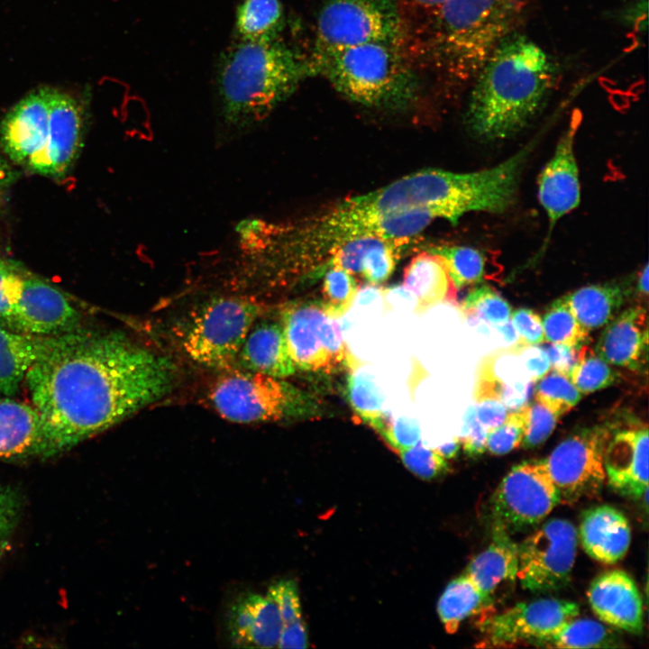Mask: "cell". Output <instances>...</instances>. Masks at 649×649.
Here are the masks:
<instances>
[{
    "label": "cell",
    "instance_id": "1",
    "mask_svg": "<svg viewBox=\"0 0 649 649\" xmlns=\"http://www.w3.org/2000/svg\"><path fill=\"white\" fill-rule=\"evenodd\" d=\"M177 370L122 332L47 336L24 380L41 423L39 455L63 452L167 395Z\"/></svg>",
    "mask_w": 649,
    "mask_h": 649
},
{
    "label": "cell",
    "instance_id": "2",
    "mask_svg": "<svg viewBox=\"0 0 649 649\" xmlns=\"http://www.w3.org/2000/svg\"><path fill=\"white\" fill-rule=\"evenodd\" d=\"M526 0H447L406 30L402 46L416 67L448 87L471 86L498 45L517 32Z\"/></svg>",
    "mask_w": 649,
    "mask_h": 649
},
{
    "label": "cell",
    "instance_id": "3",
    "mask_svg": "<svg viewBox=\"0 0 649 649\" xmlns=\"http://www.w3.org/2000/svg\"><path fill=\"white\" fill-rule=\"evenodd\" d=\"M559 78L554 58L515 32L498 45L471 82L466 123L485 141L510 137L540 113Z\"/></svg>",
    "mask_w": 649,
    "mask_h": 649
},
{
    "label": "cell",
    "instance_id": "4",
    "mask_svg": "<svg viewBox=\"0 0 649 649\" xmlns=\"http://www.w3.org/2000/svg\"><path fill=\"white\" fill-rule=\"evenodd\" d=\"M310 72V60L276 37L242 40L225 53L218 71L224 123L242 129L262 121Z\"/></svg>",
    "mask_w": 649,
    "mask_h": 649
},
{
    "label": "cell",
    "instance_id": "5",
    "mask_svg": "<svg viewBox=\"0 0 649 649\" xmlns=\"http://www.w3.org/2000/svg\"><path fill=\"white\" fill-rule=\"evenodd\" d=\"M309 60L313 72L348 99L367 106L405 105L418 87L416 67L400 42L314 50Z\"/></svg>",
    "mask_w": 649,
    "mask_h": 649
},
{
    "label": "cell",
    "instance_id": "6",
    "mask_svg": "<svg viewBox=\"0 0 649 649\" xmlns=\"http://www.w3.org/2000/svg\"><path fill=\"white\" fill-rule=\"evenodd\" d=\"M474 187L466 173L426 169L375 191L345 199L334 209L353 223L375 224L388 215L426 211L456 224L471 211Z\"/></svg>",
    "mask_w": 649,
    "mask_h": 649
},
{
    "label": "cell",
    "instance_id": "7",
    "mask_svg": "<svg viewBox=\"0 0 649 649\" xmlns=\"http://www.w3.org/2000/svg\"><path fill=\"white\" fill-rule=\"evenodd\" d=\"M261 306L251 298L213 297L197 306L178 329L180 347L195 363L209 369L230 367L257 321Z\"/></svg>",
    "mask_w": 649,
    "mask_h": 649
},
{
    "label": "cell",
    "instance_id": "8",
    "mask_svg": "<svg viewBox=\"0 0 649 649\" xmlns=\"http://www.w3.org/2000/svg\"><path fill=\"white\" fill-rule=\"evenodd\" d=\"M280 315L296 368L333 373L359 367L343 341L336 318L325 313L320 301L286 304Z\"/></svg>",
    "mask_w": 649,
    "mask_h": 649
},
{
    "label": "cell",
    "instance_id": "9",
    "mask_svg": "<svg viewBox=\"0 0 649 649\" xmlns=\"http://www.w3.org/2000/svg\"><path fill=\"white\" fill-rule=\"evenodd\" d=\"M403 29L397 0H326L318 14L314 50L376 41L402 43Z\"/></svg>",
    "mask_w": 649,
    "mask_h": 649
},
{
    "label": "cell",
    "instance_id": "10",
    "mask_svg": "<svg viewBox=\"0 0 649 649\" xmlns=\"http://www.w3.org/2000/svg\"><path fill=\"white\" fill-rule=\"evenodd\" d=\"M613 429L607 425L578 428L543 459L560 503L572 505L599 495L606 481L604 452Z\"/></svg>",
    "mask_w": 649,
    "mask_h": 649
},
{
    "label": "cell",
    "instance_id": "11",
    "mask_svg": "<svg viewBox=\"0 0 649 649\" xmlns=\"http://www.w3.org/2000/svg\"><path fill=\"white\" fill-rule=\"evenodd\" d=\"M558 491L544 460L511 468L490 498L493 525L510 535L537 526L559 504Z\"/></svg>",
    "mask_w": 649,
    "mask_h": 649
},
{
    "label": "cell",
    "instance_id": "12",
    "mask_svg": "<svg viewBox=\"0 0 649 649\" xmlns=\"http://www.w3.org/2000/svg\"><path fill=\"white\" fill-rule=\"evenodd\" d=\"M577 538L572 523L552 518L517 544L516 579L522 588L539 594L568 585L576 557Z\"/></svg>",
    "mask_w": 649,
    "mask_h": 649
},
{
    "label": "cell",
    "instance_id": "13",
    "mask_svg": "<svg viewBox=\"0 0 649 649\" xmlns=\"http://www.w3.org/2000/svg\"><path fill=\"white\" fill-rule=\"evenodd\" d=\"M209 398L224 419L250 424L283 418L292 411L295 394L278 378L246 370L229 372L217 379Z\"/></svg>",
    "mask_w": 649,
    "mask_h": 649
},
{
    "label": "cell",
    "instance_id": "14",
    "mask_svg": "<svg viewBox=\"0 0 649 649\" xmlns=\"http://www.w3.org/2000/svg\"><path fill=\"white\" fill-rule=\"evenodd\" d=\"M579 613L577 603L564 599L548 598L517 603L481 622L484 646L528 644L577 617Z\"/></svg>",
    "mask_w": 649,
    "mask_h": 649
},
{
    "label": "cell",
    "instance_id": "15",
    "mask_svg": "<svg viewBox=\"0 0 649 649\" xmlns=\"http://www.w3.org/2000/svg\"><path fill=\"white\" fill-rule=\"evenodd\" d=\"M52 89L39 88L20 100L0 123V147L15 164L44 175Z\"/></svg>",
    "mask_w": 649,
    "mask_h": 649
},
{
    "label": "cell",
    "instance_id": "16",
    "mask_svg": "<svg viewBox=\"0 0 649 649\" xmlns=\"http://www.w3.org/2000/svg\"><path fill=\"white\" fill-rule=\"evenodd\" d=\"M79 318L78 310L60 290L23 275L6 324L24 334L51 336L78 328Z\"/></svg>",
    "mask_w": 649,
    "mask_h": 649
},
{
    "label": "cell",
    "instance_id": "17",
    "mask_svg": "<svg viewBox=\"0 0 649 649\" xmlns=\"http://www.w3.org/2000/svg\"><path fill=\"white\" fill-rule=\"evenodd\" d=\"M579 124L580 116L575 115L538 178V199L549 219V235L558 220L575 209L580 201L579 169L574 154Z\"/></svg>",
    "mask_w": 649,
    "mask_h": 649
},
{
    "label": "cell",
    "instance_id": "18",
    "mask_svg": "<svg viewBox=\"0 0 649 649\" xmlns=\"http://www.w3.org/2000/svg\"><path fill=\"white\" fill-rule=\"evenodd\" d=\"M648 427L638 423L613 434L603 458L606 479L617 494L638 499L648 490Z\"/></svg>",
    "mask_w": 649,
    "mask_h": 649
},
{
    "label": "cell",
    "instance_id": "19",
    "mask_svg": "<svg viewBox=\"0 0 649 649\" xmlns=\"http://www.w3.org/2000/svg\"><path fill=\"white\" fill-rule=\"evenodd\" d=\"M86 118L85 107L77 98L52 89L44 176L61 178L69 173L83 145Z\"/></svg>",
    "mask_w": 649,
    "mask_h": 649
},
{
    "label": "cell",
    "instance_id": "20",
    "mask_svg": "<svg viewBox=\"0 0 649 649\" xmlns=\"http://www.w3.org/2000/svg\"><path fill=\"white\" fill-rule=\"evenodd\" d=\"M593 612L603 622L631 634L644 627L643 600L632 577L621 570L597 576L587 592Z\"/></svg>",
    "mask_w": 649,
    "mask_h": 649
},
{
    "label": "cell",
    "instance_id": "21",
    "mask_svg": "<svg viewBox=\"0 0 649 649\" xmlns=\"http://www.w3.org/2000/svg\"><path fill=\"white\" fill-rule=\"evenodd\" d=\"M518 348L492 352L478 364L473 388V399L479 402L495 399L513 412L526 406L533 391L526 369L519 370Z\"/></svg>",
    "mask_w": 649,
    "mask_h": 649
},
{
    "label": "cell",
    "instance_id": "22",
    "mask_svg": "<svg viewBox=\"0 0 649 649\" xmlns=\"http://www.w3.org/2000/svg\"><path fill=\"white\" fill-rule=\"evenodd\" d=\"M594 352L608 364L632 371L646 367L647 313L641 306L620 311L601 332Z\"/></svg>",
    "mask_w": 649,
    "mask_h": 649
},
{
    "label": "cell",
    "instance_id": "23",
    "mask_svg": "<svg viewBox=\"0 0 649 649\" xmlns=\"http://www.w3.org/2000/svg\"><path fill=\"white\" fill-rule=\"evenodd\" d=\"M283 625L277 605L268 595L242 594L227 613L228 635L235 647H278Z\"/></svg>",
    "mask_w": 649,
    "mask_h": 649
},
{
    "label": "cell",
    "instance_id": "24",
    "mask_svg": "<svg viewBox=\"0 0 649 649\" xmlns=\"http://www.w3.org/2000/svg\"><path fill=\"white\" fill-rule=\"evenodd\" d=\"M579 537L589 556L612 564L626 555L631 542V528L620 510L608 505L595 506L582 513Z\"/></svg>",
    "mask_w": 649,
    "mask_h": 649
},
{
    "label": "cell",
    "instance_id": "25",
    "mask_svg": "<svg viewBox=\"0 0 649 649\" xmlns=\"http://www.w3.org/2000/svg\"><path fill=\"white\" fill-rule=\"evenodd\" d=\"M246 370L281 379L295 373L281 324L270 320L255 322L238 353Z\"/></svg>",
    "mask_w": 649,
    "mask_h": 649
},
{
    "label": "cell",
    "instance_id": "26",
    "mask_svg": "<svg viewBox=\"0 0 649 649\" xmlns=\"http://www.w3.org/2000/svg\"><path fill=\"white\" fill-rule=\"evenodd\" d=\"M516 571L517 544L493 525L491 543L471 561L464 574L492 601L500 587L515 583Z\"/></svg>",
    "mask_w": 649,
    "mask_h": 649
},
{
    "label": "cell",
    "instance_id": "27",
    "mask_svg": "<svg viewBox=\"0 0 649 649\" xmlns=\"http://www.w3.org/2000/svg\"><path fill=\"white\" fill-rule=\"evenodd\" d=\"M403 281L416 298L415 310L418 313L441 303L456 305L457 289L443 262L427 251L411 259L404 270Z\"/></svg>",
    "mask_w": 649,
    "mask_h": 649
},
{
    "label": "cell",
    "instance_id": "28",
    "mask_svg": "<svg viewBox=\"0 0 649 649\" xmlns=\"http://www.w3.org/2000/svg\"><path fill=\"white\" fill-rule=\"evenodd\" d=\"M630 288L620 282L582 287L562 296L576 319L587 330L604 327L622 309Z\"/></svg>",
    "mask_w": 649,
    "mask_h": 649
},
{
    "label": "cell",
    "instance_id": "29",
    "mask_svg": "<svg viewBox=\"0 0 649 649\" xmlns=\"http://www.w3.org/2000/svg\"><path fill=\"white\" fill-rule=\"evenodd\" d=\"M40 417L32 406L0 399V458L39 455Z\"/></svg>",
    "mask_w": 649,
    "mask_h": 649
},
{
    "label": "cell",
    "instance_id": "30",
    "mask_svg": "<svg viewBox=\"0 0 649 649\" xmlns=\"http://www.w3.org/2000/svg\"><path fill=\"white\" fill-rule=\"evenodd\" d=\"M47 336L11 331L0 325V395L12 396L40 355Z\"/></svg>",
    "mask_w": 649,
    "mask_h": 649
},
{
    "label": "cell",
    "instance_id": "31",
    "mask_svg": "<svg viewBox=\"0 0 649 649\" xmlns=\"http://www.w3.org/2000/svg\"><path fill=\"white\" fill-rule=\"evenodd\" d=\"M549 648H612L619 647V640L603 624L576 617L567 621L550 634L528 643Z\"/></svg>",
    "mask_w": 649,
    "mask_h": 649
},
{
    "label": "cell",
    "instance_id": "32",
    "mask_svg": "<svg viewBox=\"0 0 649 649\" xmlns=\"http://www.w3.org/2000/svg\"><path fill=\"white\" fill-rule=\"evenodd\" d=\"M492 601L464 573L446 586L437 604L440 619L449 634H453L467 617L477 614Z\"/></svg>",
    "mask_w": 649,
    "mask_h": 649
},
{
    "label": "cell",
    "instance_id": "33",
    "mask_svg": "<svg viewBox=\"0 0 649 649\" xmlns=\"http://www.w3.org/2000/svg\"><path fill=\"white\" fill-rule=\"evenodd\" d=\"M282 18L279 0H242L236 13V30L243 41L274 38Z\"/></svg>",
    "mask_w": 649,
    "mask_h": 649
},
{
    "label": "cell",
    "instance_id": "34",
    "mask_svg": "<svg viewBox=\"0 0 649 649\" xmlns=\"http://www.w3.org/2000/svg\"><path fill=\"white\" fill-rule=\"evenodd\" d=\"M427 251L440 257L456 289L479 285L485 276L482 252L468 246L436 245Z\"/></svg>",
    "mask_w": 649,
    "mask_h": 649
},
{
    "label": "cell",
    "instance_id": "35",
    "mask_svg": "<svg viewBox=\"0 0 649 649\" xmlns=\"http://www.w3.org/2000/svg\"><path fill=\"white\" fill-rule=\"evenodd\" d=\"M544 341L580 348L590 343V332L576 319L562 297L549 305L543 315Z\"/></svg>",
    "mask_w": 649,
    "mask_h": 649
},
{
    "label": "cell",
    "instance_id": "36",
    "mask_svg": "<svg viewBox=\"0 0 649 649\" xmlns=\"http://www.w3.org/2000/svg\"><path fill=\"white\" fill-rule=\"evenodd\" d=\"M460 308L470 323L480 324L484 322L493 326L509 320L512 311L509 303L489 285L473 288Z\"/></svg>",
    "mask_w": 649,
    "mask_h": 649
},
{
    "label": "cell",
    "instance_id": "37",
    "mask_svg": "<svg viewBox=\"0 0 649 649\" xmlns=\"http://www.w3.org/2000/svg\"><path fill=\"white\" fill-rule=\"evenodd\" d=\"M569 378L581 394H590L615 385L620 374L586 344L580 348Z\"/></svg>",
    "mask_w": 649,
    "mask_h": 649
},
{
    "label": "cell",
    "instance_id": "38",
    "mask_svg": "<svg viewBox=\"0 0 649 649\" xmlns=\"http://www.w3.org/2000/svg\"><path fill=\"white\" fill-rule=\"evenodd\" d=\"M581 398L570 378L553 370L538 379L535 389V400L559 417L577 406Z\"/></svg>",
    "mask_w": 649,
    "mask_h": 649
},
{
    "label": "cell",
    "instance_id": "39",
    "mask_svg": "<svg viewBox=\"0 0 649 649\" xmlns=\"http://www.w3.org/2000/svg\"><path fill=\"white\" fill-rule=\"evenodd\" d=\"M350 371L347 398L355 413L366 423L383 411L384 397L371 374L358 367Z\"/></svg>",
    "mask_w": 649,
    "mask_h": 649
},
{
    "label": "cell",
    "instance_id": "40",
    "mask_svg": "<svg viewBox=\"0 0 649 649\" xmlns=\"http://www.w3.org/2000/svg\"><path fill=\"white\" fill-rule=\"evenodd\" d=\"M325 270L320 302L329 316L338 318L354 303L358 286L353 275L346 270L337 267Z\"/></svg>",
    "mask_w": 649,
    "mask_h": 649
},
{
    "label": "cell",
    "instance_id": "41",
    "mask_svg": "<svg viewBox=\"0 0 649 649\" xmlns=\"http://www.w3.org/2000/svg\"><path fill=\"white\" fill-rule=\"evenodd\" d=\"M389 446L399 453L416 444L421 440V431L417 421L407 416L394 418L390 413L382 411L379 415L366 422Z\"/></svg>",
    "mask_w": 649,
    "mask_h": 649
},
{
    "label": "cell",
    "instance_id": "42",
    "mask_svg": "<svg viewBox=\"0 0 649 649\" xmlns=\"http://www.w3.org/2000/svg\"><path fill=\"white\" fill-rule=\"evenodd\" d=\"M523 410L525 434L521 445L527 450L537 448L552 434L559 416L536 400L524 406Z\"/></svg>",
    "mask_w": 649,
    "mask_h": 649
},
{
    "label": "cell",
    "instance_id": "43",
    "mask_svg": "<svg viewBox=\"0 0 649 649\" xmlns=\"http://www.w3.org/2000/svg\"><path fill=\"white\" fill-rule=\"evenodd\" d=\"M525 434L523 407L509 412L505 421L487 433L486 448L491 454L504 455L519 447Z\"/></svg>",
    "mask_w": 649,
    "mask_h": 649
},
{
    "label": "cell",
    "instance_id": "44",
    "mask_svg": "<svg viewBox=\"0 0 649 649\" xmlns=\"http://www.w3.org/2000/svg\"><path fill=\"white\" fill-rule=\"evenodd\" d=\"M398 454L404 465L423 480L434 479L445 474L450 469L444 457L434 449L426 447L420 441Z\"/></svg>",
    "mask_w": 649,
    "mask_h": 649
},
{
    "label": "cell",
    "instance_id": "45",
    "mask_svg": "<svg viewBox=\"0 0 649 649\" xmlns=\"http://www.w3.org/2000/svg\"><path fill=\"white\" fill-rule=\"evenodd\" d=\"M398 249L394 243L380 239L368 252L361 275L370 284L386 281L395 270Z\"/></svg>",
    "mask_w": 649,
    "mask_h": 649
},
{
    "label": "cell",
    "instance_id": "46",
    "mask_svg": "<svg viewBox=\"0 0 649 649\" xmlns=\"http://www.w3.org/2000/svg\"><path fill=\"white\" fill-rule=\"evenodd\" d=\"M22 511V497L11 486L0 483V554L6 548Z\"/></svg>",
    "mask_w": 649,
    "mask_h": 649
},
{
    "label": "cell",
    "instance_id": "47",
    "mask_svg": "<svg viewBox=\"0 0 649 649\" xmlns=\"http://www.w3.org/2000/svg\"><path fill=\"white\" fill-rule=\"evenodd\" d=\"M277 605L283 624L301 617V604L297 583L293 580H279L269 587L267 594Z\"/></svg>",
    "mask_w": 649,
    "mask_h": 649
},
{
    "label": "cell",
    "instance_id": "48",
    "mask_svg": "<svg viewBox=\"0 0 649 649\" xmlns=\"http://www.w3.org/2000/svg\"><path fill=\"white\" fill-rule=\"evenodd\" d=\"M510 317L517 333L514 345L523 348L539 345L544 341L542 318L536 312L529 308H518L511 313Z\"/></svg>",
    "mask_w": 649,
    "mask_h": 649
},
{
    "label": "cell",
    "instance_id": "49",
    "mask_svg": "<svg viewBox=\"0 0 649 649\" xmlns=\"http://www.w3.org/2000/svg\"><path fill=\"white\" fill-rule=\"evenodd\" d=\"M487 429L478 421L474 406H470L462 417L461 435L458 437L464 453L477 458L486 451Z\"/></svg>",
    "mask_w": 649,
    "mask_h": 649
},
{
    "label": "cell",
    "instance_id": "50",
    "mask_svg": "<svg viewBox=\"0 0 649 649\" xmlns=\"http://www.w3.org/2000/svg\"><path fill=\"white\" fill-rule=\"evenodd\" d=\"M23 274L7 261L0 259V321L6 324L11 306L18 295Z\"/></svg>",
    "mask_w": 649,
    "mask_h": 649
},
{
    "label": "cell",
    "instance_id": "51",
    "mask_svg": "<svg viewBox=\"0 0 649 649\" xmlns=\"http://www.w3.org/2000/svg\"><path fill=\"white\" fill-rule=\"evenodd\" d=\"M403 18V33L422 22L447 0H397Z\"/></svg>",
    "mask_w": 649,
    "mask_h": 649
},
{
    "label": "cell",
    "instance_id": "52",
    "mask_svg": "<svg viewBox=\"0 0 649 649\" xmlns=\"http://www.w3.org/2000/svg\"><path fill=\"white\" fill-rule=\"evenodd\" d=\"M542 347L548 355L551 368L570 377L578 361L580 348L552 343H548Z\"/></svg>",
    "mask_w": 649,
    "mask_h": 649
},
{
    "label": "cell",
    "instance_id": "53",
    "mask_svg": "<svg viewBox=\"0 0 649 649\" xmlns=\"http://www.w3.org/2000/svg\"><path fill=\"white\" fill-rule=\"evenodd\" d=\"M518 352L531 381L535 382L550 370V361L542 346L518 348Z\"/></svg>",
    "mask_w": 649,
    "mask_h": 649
},
{
    "label": "cell",
    "instance_id": "54",
    "mask_svg": "<svg viewBox=\"0 0 649 649\" xmlns=\"http://www.w3.org/2000/svg\"><path fill=\"white\" fill-rule=\"evenodd\" d=\"M478 421L489 431L499 426L506 419V406L495 399H485L476 402L474 406Z\"/></svg>",
    "mask_w": 649,
    "mask_h": 649
},
{
    "label": "cell",
    "instance_id": "55",
    "mask_svg": "<svg viewBox=\"0 0 649 649\" xmlns=\"http://www.w3.org/2000/svg\"><path fill=\"white\" fill-rule=\"evenodd\" d=\"M308 646L306 627L302 617L283 625L278 647L307 648Z\"/></svg>",
    "mask_w": 649,
    "mask_h": 649
},
{
    "label": "cell",
    "instance_id": "56",
    "mask_svg": "<svg viewBox=\"0 0 649 649\" xmlns=\"http://www.w3.org/2000/svg\"><path fill=\"white\" fill-rule=\"evenodd\" d=\"M18 178V171L0 160V213L4 208L10 187Z\"/></svg>",
    "mask_w": 649,
    "mask_h": 649
},
{
    "label": "cell",
    "instance_id": "57",
    "mask_svg": "<svg viewBox=\"0 0 649 649\" xmlns=\"http://www.w3.org/2000/svg\"><path fill=\"white\" fill-rule=\"evenodd\" d=\"M460 448L461 443L458 438H455L447 443L434 448V450L445 459H452L457 456Z\"/></svg>",
    "mask_w": 649,
    "mask_h": 649
},
{
    "label": "cell",
    "instance_id": "58",
    "mask_svg": "<svg viewBox=\"0 0 649 649\" xmlns=\"http://www.w3.org/2000/svg\"><path fill=\"white\" fill-rule=\"evenodd\" d=\"M496 328L504 336L507 343L516 342L517 333L510 320L497 325Z\"/></svg>",
    "mask_w": 649,
    "mask_h": 649
},
{
    "label": "cell",
    "instance_id": "59",
    "mask_svg": "<svg viewBox=\"0 0 649 649\" xmlns=\"http://www.w3.org/2000/svg\"><path fill=\"white\" fill-rule=\"evenodd\" d=\"M648 265L646 264L641 271L636 283L637 291L644 297H647L648 294Z\"/></svg>",
    "mask_w": 649,
    "mask_h": 649
}]
</instances>
